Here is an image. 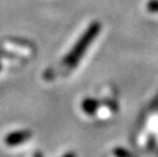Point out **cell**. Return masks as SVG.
<instances>
[{"instance_id":"cell-7","label":"cell","mask_w":158,"mask_h":157,"mask_svg":"<svg viewBox=\"0 0 158 157\" xmlns=\"http://www.w3.org/2000/svg\"><path fill=\"white\" fill-rule=\"evenodd\" d=\"M112 156H114V157H133L131 153H128V152H127L126 150H123V148H116V150H114Z\"/></svg>"},{"instance_id":"cell-3","label":"cell","mask_w":158,"mask_h":157,"mask_svg":"<svg viewBox=\"0 0 158 157\" xmlns=\"http://www.w3.org/2000/svg\"><path fill=\"white\" fill-rule=\"evenodd\" d=\"M31 137V132L27 130H21V131H15L12 134H9L5 137V143L7 146H16L19 143H22L27 141Z\"/></svg>"},{"instance_id":"cell-8","label":"cell","mask_w":158,"mask_h":157,"mask_svg":"<svg viewBox=\"0 0 158 157\" xmlns=\"http://www.w3.org/2000/svg\"><path fill=\"white\" fill-rule=\"evenodd\" d=\"M63 157H75V155H74V153H67V155L63 156Z\"/></svg>"},{"instance_id":"cell-5","label":"cell","mask_w":158,"mask_h":157,"mask_svg":"<svg viewBox=\"0 0 158 157\" xmlns=\"http://www.w3.org/2000/svg\"><path fill=\"white\" fill-rule=\"evenodd\" d=\"M114 111H116V106H107V105H104V106H99L98 109V115L100 117H107L110 116Z\"/></svg>"},{"instance_id":"cell-2","label":"cell","mask_w":158,"mask_h":157,"mask_svg":"<svg viewBox=\"0 0 158 157\" xmlns=\"http://www.w3.org/2000/svg\"><path fill=\"white\" fill-rule=\"evenodd\" d=\"M2 48L9 51V52H14V53H17L20 56H32L35 49L31 45L26 43V42H22V41H16V40H7V41H4L2 42Z\"/></svg>"},{"instance_id":"cell-9","label":"cell","mask_w":158,"mask_h":157,"mask_svg":"<svg viewBox=\"0 0 158 157\" xmlns=\"http://www.w3.org/2000/svg\"><path fill=\"white\" fill-rule=\"evenodd\" d=\"M0 70H1V62H0Z\"/></svg>"},{"instance_id":"cell-1","label":"cell","mask_w":158,"mask_h":157,"mask_svg":"<svg viewBox=\"0 0 158 157\" xmlns=\"http://www.w3.org/2000/svg\"><path fill=\"white\" fill-rule=\"evenodd\" d=\"M100 30H101V25L99 22L90 23L88 28L84 31V33L80 36V38L77 41V43L73 46L72 51L64 56L62 61V66L67 69H73L78 64V62L83 58L90 45L96 38V36L100 33Z\"/></svg>"},{"instance_id":"cell-6","label":"cell","mask_w":158,"mask_h":157,"mask_svg":"<svg viewBox=\"0 0 158 157\" xmlns=\"http://www.w3.org/2000/svg\"><path fill=\"white\" fill-rule=\"evenodd\" d=\"M147 11L151 14H158V0H149L147 2Z\"/></svg>"},{"instance_id":"cell-10","label":"cell","mask_w":158,"mask_h":157,"mask_svg":"<svg viewBox=\"0 0 158 157\" xmlns=\"http://www.w3.org/2000/svg\"><path fill=\"white\" fill-rule=\"evenodd\" d=\"M37 157H40V156H37Z\"/></svg>"},{"instance_id":"cell-4","label":"cell","mask_w":158,"mask_h":157,"mask_svg":"<svg viewBox=\"0 0 158 157\" xmlns=\"http://www.w3.org/2000/svg\"><path fill=\"white\" fill-rule=\"evenodd\" d=\"M81 108L86 114H94L99 109V101L95 99H85L81 104Z\"/></svg>"}]
</instances>
